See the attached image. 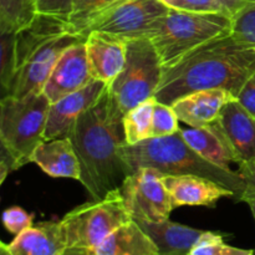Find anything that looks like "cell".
I'll return each instance as SVG.
<instances>
[{
  "label": "cell",
  "instance_id": "5bb4252c",
  "mask_svg": "<svg viewBox=\"0 0 255 255\" xmlns=\"http://www.w3.org/2000/svg\"><path fill=\"white\" fill-rule=\"evenodd\" d=\"M147 236L154 242L159 255H189L201 243L207 241L224 239L228 234L222 232L202 231L176 223L169 219L158 223L136 221Z\"/></svg>",
  "mask_w": 255,
  "mask_h": 255
},
{
  "label": "cell",
  "instance_id": "ac0fdd59",
  "mask_svg": "<svg viewBox=\"0 0 255 255\" xmlns=\"http://www.w3.org/2000/svg\"><path fill=\"white\" fill-rule=\"evenodd\" d=\"M9 255H61L67 249L61 223L41 222L6 244Z\"/></svg>",
  "mask_w": 255,
  "mask_h": 255
},
{
  "label": "cell",
  "instance_id": "e0dca14e",
  "mask_svg": "<svg viewBox=\"0 0 255 255\" xmlns=\"http://www.w3.org/2000/svg\"><path fill=\"white\" fill-rule=\"evenodd\" d=\"M234 99L226 90H202L181 97L172 107L179 121L189 127H206L216 121L224 105Z\"/></svg>",
  "mask_w": 255,
  "mask_h": 255
},
{
  "label": "cell",
  "instance_id": "83f0119b",
  "mask_svg": "<svg viewBox=\"0 0 255 255\" xmlns=\"http://www.w3.org/2000/svg\"><path fill=\"white\" fill-rule=\"evenodd\" d=\"M254 253L252 249L236 248L224 243V239H216L201 243L189 255H253Z\"/></svg>",
  "mask_w": 255,
  "mask_h": 255
},
{
  "label": "cell",
  "instance_id": "277c9868",
  "mask_svg": "<svg viewBox=\"0 0 255 255\" xmlns=\"http://www.w3.org/2000/svg\"><path fill=\"white\" fill-rule=\"evenodd\" d=\"M181 131V129H179ZM120 156L131 171L151 167L163 174H193L204 177L232 189L234 201H241L246 181L238 171H227L211 163L187 144L181 132L166 137H153L136 144H124Z\"/></svg>",
  "mask_w": 255,
  "mask_h": 255
},
{
  "label": "cell",
  "instance_id": "4dcf8cb0",
  "mask_svg": "<svg viewBox=\"0 0 255 255\" xmlns=\"http://www.w3.org/2000/svg\"><path fill=\"white\" fill-rule=\"evenodd\" d=\"M37 14L57 17L67 21L72 0H35Z\"/></svg>",
  "mask_w": 255,
  "mask_h": 255
},
{
  "label": "cell",
  "instance_id": "6da1fadb",
  "mask_svg": "<svg viewBox=\"0 0 255 255\" xmlns=\"http://www.w3.org/2000/svg\"><path fill=\"white\" fill-rule=\"evenodd\" d=\"M125 114L109 86L95 105L82 112L70 131L81 167V182L92 201L119 189L133 172L120 156L126 144Z\"/></svg>",
  "mask_w": 255,
  "mask_h": 255
},
{
  "label": "cell",
  "instance_id": "cb8c5ba5",
  "mask_svg": "<svg viewBox=\"0 0 255 255\" xmlns=\"http://www.w3.org/2000/svg\"><path fill=\"white\" fill-rule=\"evenodd\" d=\"M37 16L35 0H0V32H17Z\"/></svg>",
  "mask_w": 255,
  "mask_h": 255
},
{
  "label": "cell",
  "instance_id": "d4e9b609",
  "mask_svg": "<svg viewBox=\"0 0 255 255\" xmlns=\"http://www.w3.org/2000/svg\"><path fill=\"white\" fill-rule=\"evenodd\" d=\"M16 72V32H0V85L6 96Z\"/></svg>",
  "mask_w": 255,
  "mask_h": 255
},
{
  "label": "cell",
  "instance_id": "30bf717a",
  "mask_svg": "<svg viewBox=\"0 0 255 255\" xmlns=\"http://www.w3.org/2000/svg\"><path fill=\"white\" fill-rule=\"evenodd\" d=\"M163 176L151 167H141L125 179L120 192L132 219L153 223L169 219L174 208L162 181Z\"/></svg>",
  "mask_w": 255,
  "mask_h": 255
},
{
  "label": "cell",
  "instance_id": "e575fe53",
  "mask_svg": "<svg viewBox=\"0 0 255 255\" xmlns=\"http://www.w3.org/2000/svg\"><path fill=\"white\" fill-rule=\"evenodd\" d=\"M252 1H253V0H219V2H221L222 6H223V9L226 10V12L231 17H233L234 15L238 14L242 9H244V7Z\"/></svg>",
  "mask_w": 255,
  "mask_h": 255
},
{
  "label": "cell",
  "instance_id": "4316f807",
  "mask_svg": "<svg viewBox=\"0 0 255 255\" xmlns=\"http://www.w3.org/2000/svg\"><path fill=\"white\" fill-rule=\"evenodd\" d=\"M178 117L171 105L162 104L156 100L152 120V138L153 137H166L179 132Z\"/></svg>",
  "mask_w": 255,
  "mask_h": 255
},
{
  "label": "cell",
  "instance_id": "7c38bea8",
  "mask_svg": "<svg viewBox=\"0 0 255 255\" xmlns=\"http://www.w3.org/2000/svg\"><path fill=\"white\" fill-rule=\"evenodd\" d=\"M85 41L86 39L67 47L57 60L42 90L51 104L84 89L94 81Z\"/></svg>",
  "mask_w": 255,
  "mask_h": 255
},
{
  "label": "cell",
  "instance_id": "d590c367",
  "mask_svg": "<svg viewBox=\"0 0 255 255\" xmlns=\"http://www.w3.org/2000/svg\"><path fill=\"white\" fill-rule=\"evenodd\" d=\"M61 255H91L90 251L79 248H67Z\"/></svg>",
  "mask_w": 255,
  "mask_h": 255
},
{
  "label": "cell",
  "instance_id": "9c48e42d",
  "mask_svg": "<svg viewBox=\"0 0 255 255\" xmlns=\"http://www.w3.org/2000/svg\"><path fill=\"white\" fill-rule=\"evenodd\" d=\"M169 10L161 0H128L95 21L86 36L91 31H104L126 40L152 39Z\"/></svg>",
  "mask_w": 255,
  "mask_h": 255
},
{
  "label": "cell",
  "instance_id": "52a82bcc",
  "mask_svg": "<svg viewBox=\"0 0 255 255\" xmlns=\"http://www.w3.org/2000/svg\"><path fill=\"white\" fill-rule=\"evenodd\" d=\"M132 221L119 189L99 201H90L65 214L60 221L67 248L92 251L117 228Z\"/></svg>",
  "mask_w": 255,
  "mask_h": 255
},
{
  "label": "cell",
  "instance_id": "44dd1931",
  "mask_svg": "<svg viewBox=\"0 0 255 255\" xmlns=\"http://www.w3.org/2000/svg\"><path fill=\"white\" fill-rule=\"evenodd\" d=\"M179 132L187 144L211 163L227 171H232L229 167L231 163L238 164L234 152L211 125L206 127L181 128Z\"/></svg>",
  "mask_w": 255,
  "mask_h": 255
},
{
  "label": "cell",
  "instance_id": "ba28073f",
  "mask_svg": "<svg viewBox=\"0 0 255 255\" xmlns=\"http://www.w3.org/2000/svg\"><path fill=\"white\" fill-rule=\"evenodd\" d=\"M163 77V65L151 39L127 41L124 69L109 90L124 114L156 95Z\"/></svg>",
  "mask_w": 255,
  "mask_h": 255
},
{
  "label": "cell",
  "instance_id": "7402d4cb",
  "mask_svg": "<svg viewBox=\"0 0 255 255\" xmlns=\"http://www.w3.org/2000/svg\"><path fill=\"white\" fill-rule=\"evenodd\" d=\"M128 0H72L67 24L70 31L86 37L89 27L111 10Z\"/></svg>",
  "mask_w": 255,
  "mask_h": 255
},
{
  "label": "cell",
  "instance_id": "8992f818",
  "mask_svg": "<svg viewBox=\"0 0 255 255\" xmlns=\"http://www.w3.org/2000/svg\"><path fill=\"white\" fill-rule=\"evenodd\" d=\"M51 102L42 91L24 97L2 96L0 102V144L15 159L16 168L31 162V154L44 142Z\"/></svg>",
  "mask_w": 255,
  "mask_h": 255
},
{
  "label": "cell",
  "instance_id": "836d02e7",
  "mask_svg": "<svg viewBox=\"0 0 255 255\" xmlns=\"http://www.w3.org/2000/svg\"><path fill=\"white\" fill-rule=\"evenodd\" d=\"M16 163L11 154L0 144V183H4L10 172L16 171Z\"/></svg>",
  "mask_w": 255,
  "mask_h": 255
},
{
  "label": "cell",
  "instance_id": "2e32d148",
  "mask_svg": "<svg viewBox=\"0 0 255 255\" xmlns=\"http://www.w3.org/2000/svg\"><path fill=\"white\" fill-rule=\"evenodd\" d=\"M128 40L104 31H91L86 36V51L94 80L111 84L124 69Z\"/></svg>",
  "mask_w": 255,
  "mask_h": 255
},
{
  "label": "cell",
  "instance_id": "74e56055",
  "mask_svg": "<svg viewBox=\"0 0 255 255\" xmlns=\"http://www.w3.org/2000/svg\"><path fill=\"white\" fill-rule=\"evenodd\" d=\"M247 204H248V206H249V208H251V211H252V214H253V217H254V221H255V199H252V201L247 202Z\"/></svg>",
  "mask_w": 255,
  "mask_h": 255
},
{
  "label": "cell",
  "instance_id": "d6a6232c",
  "mask_svg": "<svg viewBox=\"0 0 255 255\" xmlns=\"http://www.w3.org/2000/svg\"><path fill=\"white\" fill-rule=\"evenodd\" d=\"M239 173L246 181V189L239 202H249L255 199V163L252 166L239 167Z\"/></svg>",
  "mask_w": 255,
  "mask_h": 255
},
{
  "label": "cell",
  "instance_id": "7a4b0ae2",
  "mask_svg": "<svg viewBox=\"0 0 255 255\" xmlns=\"http://www.w3.org/2000/svg\"><path fill=\"white\" fill-rule=\"evenodd\" d=\"M254 72L255 49L229 34L202 45L166 70L154 99L172 106L192 92L212 89L226 90L237 99Z\"/></svg>",
  "mask_w": 255,
  "mask_h": 255
},
{
  "label": "cell",
  "instance_id": "1f68e13d",
  "mask_svg": "<svg viewBox=\"0 0 255 255\" xmlns=\"http://www.w3.org/2000/svg\"><path fill=\"white\" fill-rule=\"evenodd\" d=\"M237 100L255 119V72L247 80Z\"/></svg>",
  "mask_w": 255,
  "mask_h": 255
},
{
  "label": "cell",
  "instance_id": "484cf974",
  "mask_svg": "<svg viewBox=\"0 0 255 255\" xmlns=\"http://www.w3.org/2000/svg\"><path fill=\"white\" fill-rule=\"evenodd\" d=\"M231 35L241 44L255 49V0L232 17Z\"/></svg>",
  "mask_w": 255,
  "mask_h": 255
},
{
  "label": "cell",
  "instance_id": "8d00e7d4",
  "mask_svg": "<svg viewBox=\"0 0 255 255\" xmlns=\"http://www.w3.org/2000/svg\"><path fill=\"white\" fill-rule=\"evenodd\" d=\"M0 255H9V252H7L6 248V243H4V242L0 243Z\"/></svg>",
  "mask_w": 255,
  "mask_h": 255
},
{
  "label": "cell",
  "instance_id": "3957f363",
  "mask_svg": "<svg viewBox=\"0 0 255 255\" xmlns=\"http://www.w3.org/2000/svg\"><path fill=\"white\" fill-rule=\"evenodd\" d=\"M85 39L70 31L65 20L37 14L31 25L16 32V72L7 95L42 91L62 52Z\"/></svg>",
  "mask_w": 255,
  "mask_h": 255
},
{
  "label": "cell",
  "instance_id": "d6986e66",
  "mask_svg": "<svg viewBox=\"0 0 255 255\" xmlns=\"http://www.w3.org/2000/svg\"><path fill=\"white\" fill-rule=\"evenodd\" d=\"M31 162L54 178L81 179V167L69 137L41 142L31 154Z\"/></svg>",
  "mask_w": 255,
  "mask_h": 255
},
{
  "label": "cell",
  "instance_id": "4fadbf2b",
  "mask_svg": "<svg viewBox=\"0 0 255 255\" xmlns=\"http://www.w3.org/2000/svg\"><path fill=\"white\" fill-rule=\"evenodd\" d=\"M109 85L100 80H94L79 91L62 97L50 105L45 127L44 139L65 138L69 137L72 126L82 112L95 105L104 95Z\"/></svg>",
  "mask_w": 255,
  "mask_h": 255
},
{
  "label": "cell",
  "instance_id": "5b68a950",
  "mask_svg": "<svg viewBox=\"0 0 255 255\" xmlns=\"http://www.w3.org/2000/svg\"><path fill=\"white\" fill-rule=\"evenodd\" d=\"M233 20L223 12L171 9L158 32L152 37L163 72L202 45L232 32Z\"/></svg>",
  "mask_w": 255,
  "mask_h": 255
},
{
  "label": "cell",
  "instance_id": "f35d334b",
  "mask_svg": "<svg viewBox=\"0 0 255 255\" xmlns=\"http://www.w3.org/2000/svg\"><path fill=\"white\" fill-rule=\"evenodd\" d=\"M253 255H255V253H254V254H253Z\"/></svg>",
  "mask_w": 255,
  "mask_h": 255
},
{
  "label": "cell",
  "instance_id": "f1b7e54d",
  "mask_svg": "<svg viewBox=\"0 0 255 255\" xmlns=\"http://www.w3.org/2000/svg\"><path fill=\"white\" fill-rule=\"evenodd\" d=\"M171 9L198 12H223L227 14L219 0H161ZM228 15V14H227Z\"/></svg>",
  "mask_w": 255,
  "mask_h": 255
},
{
  "label": "cell",
  "instance_id": "9a60e30c",
  "mask_svg": "<svg viewBox=\"0 0 255 255\" xmlns=\"http://www.w3.org/2000/svg\"><path fill=\"white\" fill-rule=\"evenodd\" d=\"M164 187L171 196L173 208L182 206L214 207L222 198H233L234 192L204 177L193 174H164Z\"/></svg>",
  "mask_w": 255,
  "mask_h": 255
},
{
  "label": "cell",
  "instance_id": "f546056e",
  "mask_svg": "<svg viewBox=\"0 0 255 255\" xmlns=\"http://www.w3.org/2000/svg\"><path fill=\"white\" fill-rule=\"evenodd\" d=\"M2 224L11 234H20L32 227V216L20 207H10L2 213Z\"/></svg>",
  "mask_w": 255,
  "mask_h": 255
},
{
  "label": "cell",
  "instance_id": "8fae6325",
  "mask_svg": "<svg viewBox=\"0 0 255 255\" xmlns=\"http://www.w3.org/2000/svg\"><path fill=\"white\" fill-rule=\"evenodd\" d=\"M211 126L234 152L239 167L255 163V119L238 100L224 105L218 119Z\"/></svg>",
  "mask_w": 255,
  "mask_h": 255
},
{
  "label": "cell",
  "instance_id": "ffe728a7",
  "mask_svg": "<svg viewBox=\"0 0 255 255\" xmlns=\"http://www.w3.org/2000/svg\"><path fill=\"white\" fill-rule=\"evenodd\" d=\"M90 253L91 255H159L154 242L134 219L117 228Z\"/></svg>",
  "mask_w": 255,
  "mask_h": 255
},
{
  "label": "cell",
  "instance_id": "603a6c76",
  "mask_svg": "<svg viewBox=\"0 0 255 255\" xmlns=\"http://www.w3.org/2000/svg\"><path fill=\"white\" fill-rule=\"evenodd\" d=\"M154 104H156V99L152 97L125 114L124 127L127 144H136L152 138Z\"/></svg>",
  "mask_w": 255,
  "mask_h": 255
}]
</instances>
